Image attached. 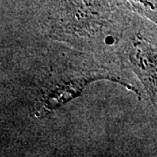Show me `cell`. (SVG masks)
Here are the masks:
<instances>
[{"label": "cell", "mask_w": 157, "mask_h": 157, "mask_svg": "<svg viewBox=\"0 0 157 157\" xmlns=\"http://www.w3.org/2000/svg\"><path fill=\"white\" fill-rule=\"evenodd\" d=\"M88 81V79H78L57 87L44 102V110L49 111L59 106V104L67 102L72 97L78 94Z\"/></svg>", "instance_id": "obj_2"}, {"label": "cell", "mask_w": 157, "mask_h": 157, "mask_svg": "<svg viewBox=\"0 0 157 157\" xmlns=\"http://www.w3.org/2000/svg\"><path fill=\"white\" fill-rule=\"evenodd\" d=\"M134 52L132 53V61L142 78L147 88L152 94H157V62L151 46L144 41H135Z\"/></svg>", "instance_id": "obj_1"}]
</instances>
